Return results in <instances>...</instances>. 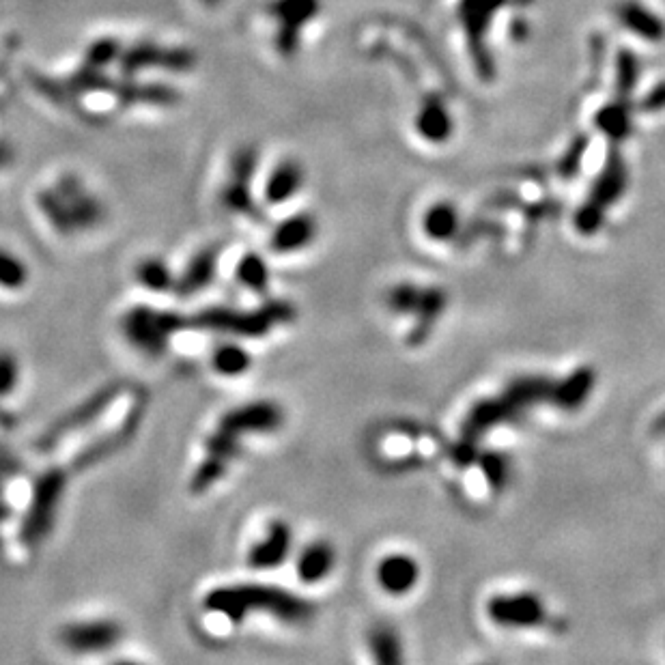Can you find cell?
Instances as JSON below:
<instances>
[{"instance_id":"6da1fadb","label":"cell","mask_w":665,"mask_h":665,"mask_svg":"<svg viewBox=\"0 0 665 665\" xmlns=\"http://www.w3.org/2000/svg\"><path fill=\"white\" fill-rule=\"evenodd\" d=\"M205 607L231 622H244L250 612H267L282 622H304L313 616V605L308 601L289 590L265 584L214 588L205 597Z\"/></svg>"},{"instance_id":"7a4b0ae2","label":"cell","mask_w":665,"mask_h":665,"mask_svg":"<svg viewBox=\"0 0 665 665\" xmlns=\"http://www.w3.org/2000/svg\"><path fill=\"white\" fill-rule=\"evenodd\" d=\"M37 207L56 233L69 237L91 231L106 218V207L76 173H63L50 188L37 192Z\"/></svg>"},{"instance_id":"3957f363","label":"cell","mask_w":665,"mask_h":665,"mask_svg":"<svg viewBox=\"0 0 665 665\" xmlns=\"http://www.w3.org/2000/svg\"><path fill=\"white\" fill-rule=\"evenodd\" d=\"M295 310L289 302H267L259 310H233V308H205L188 325H196L203 330H216L244 338H261L278 323H289Z\"/></svg>"},{"instance_id":"277c9868","label":"cell","mask_w":665,"mask_h":665,"mask_svg":"<svg viewBox=\"0 0 665 665\" xmlns=\"http://www.w3.org/2000/svg\"><path fill=\"white\" fill-rule=\"evenodd\" d=\"M186 325L188 319L173 313V310L136 306L127 310V315L123 317V334L140 351L149 353V356H160L166 351L173 334L186 328Z\"/></svg>"},{"instance_id":"5b68a950","label":"cell","mask_w":665,"mask_h":665,"mask_svg":"<svg viewBox=\"0 0 665 665\" xmlns=\"http://www.w3.org/2000/svg\"><path fill=\"white\" fill-rule=\"evenodd\" d=\"M65 487L67 474L61 468H50L35 480L33 500L22 523V539L28 547L44 541L46 534H50Z\"/></svg>"},{"instance_id":"8992f818","label":"cell","mask_w":665,"mask_h":665,"mask_svg":"<svg viewBox=\"0 0 665 665\" xmlns=\"http://www.w3.org/2000/svg\"><path fill=\"white\" fill-rule=\"evenodd\" d=\"M321 0H270L267 16L276 22V50L282 56H293L300 50L304 26L319 16Z\"/></svg>"},{"instance_id":"52a82bcc","label":"cell","mask_w":665,"mask_h":665,"mask_svg":"<svg viewBox=\"0 0 665 665\" xmlns=\"http://www.w3.org/2000/svg\"><path fill=\"white\" fill-rule=\"evenodd\" d=\"M489 618L500 627H539L547 618L545 603L534 592L498 594L487 603Z\"/></svg>"},{"instance_id":"ba28073f","label":"cell","mask_w":665,"mask_h":665,"mask_svg":"<svg viewBox=\"0 0 665 665\" xmlns=\"http://www.w3.org/2000/svg\"><path fill=\"white\" fill-rule=\"evenodd\" d=\"M123 638V627L110 618L78 620L61 631V644L72 653L91 655L110 650Z\"/></svg>"},{"instance_id":"9c48e42d","label":"cell","mask_w":665,"mask_h":665,"mask_svg":"<svg viewBox=\"0 0 665 665\" xmlns=\"http://www.w3.org/2000/svg\"><path fill=\"white\" fill-rule=\"evenodd\" d=\"M196 63V56L188 48H162L151 41H140L121 52V69L125 74H138L149 67L171 69V72H188Z\"/></svg>"},{"instance_id":"30bf717a","label":"cell","mask_w":665,"mask_h":665,"mask_svg":"<svg viewBox=\"0 0 665 665\" xmlns=\"http://www.w3.org/2000/svg\"><path fill=\"white\" fill-rule=\"evenodd\" d=\"M119 390H121V384H110L102 390H97L95 394H91L89 399L84 401V405H80L78 409H74L72 414H67L65 418H61L44 437H41L39 448L41 450H52L56 444L63 440V437L72 435V433H76L84 427H89V424L95 418L102 416L108 409V405L117 399Z\"/></svg>"},{"instance_id":"8fae6325","label":"cell","mask_w":665,"mask_h":665,"mask_svg":"<svg viewBox=\"0 0 665 665\" xmlns=\"http://www.w3.org/2000/svg\"><path fill=\"white\" fill-rule=\"evenodd\" d=\"M285 422V412L278 403L257 401L242 407H235L220 418V427L244 437L248 433H274Z\"/></svg>"},{"instance_id":"7c38bea8","label":"cell","mask_w":665,"mask_h":665,"mask_svg":"<svg viewBox=\"0 0 665 665\" xmlns=\"http://www.w3.org/2000/svg\"><path fill=\"white\" fill-rule=\"evenodd\" d=\"M293 547V530L285 521H272L261 541L254 543L248 551V564L257 571L276 569L285 562Z\"/></svg>"},{"instance_id":"4fadbf2b","label":"cell","mask_w":665,"mask_h":665,"mask_svg":"<svg viewBox=\"0 0 665 665\" xmlns=\"http://www.w3.org/2000/svg\"><path fill=\"white\" fill-rule=\"evenodd\" d=\"M517 416L519 414L515 412V407L508 403L504 396H498V399H483L465 416L461 424V437L468 442H478L480 437H485L491 429L515 420Z\"/></svg>"},{"instance_id":"5bb4252c","label":"cell","mask_w":665,"mask_h":665,"mask_svg":"<svg viewBox=\"0 0 665 665\" xmlns=\"http://www.w3.org/2000/svg\"><path fill=\"white\" fill-rule=\"evenodd\" d=\"M594 386H597V373L590 366H579L564 379L556 381L549 403H554L562 412H577L590 399Z\"/></svg>"},{"instance_id":"9a60e30c","label":"cell","mask_w":665,"mask_h":665,"mask_svg":"<svg viewBox=\"0 0 665 665\" xmlns=\"http://www.w3.org/2000/svg\"><path fill=\"white\" fill-rule=\"evenodd\" d=\"M627 181H629V175H627L625 162H622V158L618 153L610 155V158H607V162H605V166H603L599 179L594 181V186L590 190V196H588L586 203H590L592 207H597L601 211H607L614 203H618V198L622 194H625Z\"/></svg>"},{"instance_id":"2e32d148","label":"cell","mask_w":665,"mask_h":665,"mask_svg":"<svg viewBox=\"0 0 665 665\" xmlns=\"http://www.w3.org/2000/svg\"><path fill=\"white\" fill-rule=\"evenodd\" d=\"M218 259H220L218 246H207L203 250H198L190 259L186 270H183V274L177 276L175 291L181 297H190V295L205 291L216 278Z\"/></svg>"},{"instance_id":"e0dca14e","label":"cell","mask_w":665,"mask_h":665,"mask_svg":"<svg viewBox=\"0 0 665 665\" xmlns=\"http://www.w3.org/2000/svg\"><path fill=\"white\" fill-rule=\"evenodd\" d=\"M420 579L418 562L407 554H390L381 558L377 567V582L388 594H405L414 590Z\"/></svg>"},{"instance_id":"ac0fdd59","label":"cell","mask_w":665,"mask_h":665,"mask_svg":"<svg viewBox=\"0 0 665 665\" xmlns=\"http://www.w3.org/2000/svg\"><path fill=\"white\" fill-rule=\"evenodd\" d=\"M317 237V220L310 214H295L282 220L270 239V246L278 254H291L310 246Z\"/></svg>"},{"instance_id":"d6986e66","label":"cell","mask_w":665,"mask_h":665,"mask_svg":"<svg viewBox=\"0 0 665 665\" xmlns=\"http://www.w3.org/2000/svg\"><path fill=\"white\" fill-rule=\"evenodd\" d=\"M304 186V168L297 160H282L265 181V203L282 205L293 198Z\"/></svg>"},{"instance_id":"ffe728a7","label":"cell","mask_w":665,"mask_h":665,"mask_svg":"<svg viewBox=\"0 0 665 665\" xmlns=\"http://www.w3.org/2000/svg\"><path fill=\"white\" fill-rule=\"evenodd\" d=\"M554 379H547L543 375H528L517 377L504 390V399L515 407V412L521 416L532 405H539L551 399V390H554Z\"/></svg>"},{"instance_id":"44dd1931","label":"cell","mask_w":665,"mask_h":665,"mask_svg":"<svg viewBox=\"0 0 665 665\" xmlns=\"http://www.w3.org/2000/svg\"><path fill=\"white\" fill-rule=\"evenodd\" d=\"M334 564V547L328 541H315L300 551L295 562V571L304 584H319L332 573Z\"/></svg>"},{"instance_id":"7402d4cb","label":"cell","mask_w":665,"mask_h":665,"mask_svg":"<svg viewBox=\"0 0 665 665\" xmlns=\"http://www.w3.org/2000/svg\"><path fill=\"white\" fill-rule=\"evenodd\" d=\"M502 0H461L459 18L468 31L472 48H480L489 31L493 13H498Z\"/></svg>"},{"instance_id":"603a6c76","label":"cell","mask_w":665,"mask_h":665,"mask_svg":"<svg viewBox=\"0 0 665 665\" xmlns=\"http://www.w3.org/2000/svg\"><path fill=\"white\" fill-rule=\"evenodd\" d=\"M446 310V291H442L440 287H429V289H422V297H420V306L416 310V325L409 332V345H420L427 341L431 336L433 328L437 319Z\"/></svg>"},{"instance_id":"cb8c5ba5","label":"cell","mask_w":665,"mask_h":665,"mask_svg":"<svg viewBox=\"0 0 665 665\" xmlns=\"http://www.w3.org/2000/svg\"><path fill=\"white\" fill-rule=\"evenodd\" d=\"M416 127L422 138L429 143H446L452 136V117L444 102L440 99H427L418 110Z\"/></svg>"},{"instance_id":"d4e9b609","label":"cell","mask_w":665,"mask_h":665,"mask_svg":"<svg viewBox=\"0 0 665 665\" xmlns=\"http://www.w3.org/2000/svg\"><path fill=\"white\" fill-rule=\"evenodd\" d=\"M136 280L138 285H143V289L153 293L175 291L177 285V276L173 274L171 265L160 257H147L140 261L136 265Z\"/></svg>"},{"instance_id":"484cf974","label":"cell","mask_w":665,"mask_h":665,"mask_svg":"<svg viewBox=\"0 0 665 665\" xmlns=\"http://www.w3.org/2000/svg\"><path fill=\"white\" fill-rule=\"evenodd\" d=\"M422 229L435 242H446L452 239L459 231V214L450 203H437L433 205L422 220Z\"/></svg>"},{"instance_id":"4316f807","label":"cell","mask_w":665,"mask_h":665,"mask_svg":"<svg viewBox=\"0 0 665 665\" xmlns=\"http://www.w3.org/2000/svg\"><path fill=\"white\" fill-rule=\"evenodd\" d=\"M618 16L631 33L640 35L644 39H659L663 35L661 20L655 16V13H650L646 7H642L640 3L622 5Z\"/></svg>"},{"instance_id":"83f0119b","label":"cell","mask_w":665,"mask_h":665,"mask_svg":"<svg viewBox=\"0 0 665 665\" xmlns=\"http://www.w3.org/2000/svg\"><path fill=\"white\" fill-rule=\"evenodd\" d=\"M371 655L381 665H396L403 661V644L399 633L388 625H377L369 635Z\"/></svg>"},{"instance_id":"f1b7e54d","label":"cell","mask_w":665,"mask_h":665,"mask_svg":"<svg viewBox=\"0 0 665 665\" xmlns=\"http://www.w3.org/2000/svg\"><path fill=\"white\" fill-rule=\"evenodd\" d=\"M211 366H214V371L222 377H239L250 369L252 358L242 345L224 343L214 351V356H211Z\"/></svg>"},{"instance_id":"f546056e","label":"cell","mask_w":665,"mask_h":665,"mask_svg":"<svg viewBox=\"0 0 665 665\" xmlns=\"http://www.w3.org/2000/svg\"><path fill=\"white\" fill-rule=\"evenodd\" d=\"M235 278L252 293H265L270 287V267L257 252H248L237 263Z\"/></svg>"},{"instance_id":"4dcf8cb0","label":"cell","mask_w":665,"mask_h":665,"mask_svg":"<svg viewBox=\"0 0 665 665\" xmlns=\"http://www.w3.org/2000/svg\"><path fill=\"white\" fill-rule=\"evenodd\" d=\"M476 463L480 465V470H483L489 487L495 491L504 489L508 485V480H511V461H508V457L502 455V452L495 450L478 452Z\"/></svg>"},{"instance_id":"1f68e13d","label":"cell","mask_w":665,"mask_h":665,"mask_svg":"<svg viewBox=\"0 0 665 665\" xmlns=\"http://www.w3.org/2000/svg\"><path fill=\"white\" fill-rule=\"evenodd\" d=\"M28 282L26 263L5 248H0V287L9 291H18Z\"/></svg>"},{"instance_id":"d6a6232c","label":"cell","mask_w":665,"mask_h":665,"mask_svg":"<svg viewBox=\"0 0 665 665\" xmlns=\"http://www.w3.org/2000/svg\"><path fill=\"white\" fill-rule=\"evenodd\" d=\"M420 297L422 289L418 285H414V282H401V285L390 289L386 304L396 315H416V310L420 306Z\"/></svg>"},{"instance_id":"836d02e7","label":"cell","mask_w":665,"mask_h":665,"mask_svg":"<svg viewBox=\"0 0 665 665\" xmlns=\"http://www.w3.org/2000/svg\"><path fill=\"white\" fill-rule=\"evenodd\" d=\"M597 125L610 138L622 140L625 136H629L631 117H629V112H627L625 106H622V104H612V106H607V108H603L599 112Z\"/></svg>"},{"instance_id":"e575fe53","label":"cell","mask_w":665,"mask_h":665,"mask_svg":"<svg viewBox=\"0 0 665 665\" xmlns=\"http://www.w3.org/2000/svg\"><path fill=\"white\" fill-rule=\"evenodd\" d=\"M20 384V362L16 353L0 351V399L16 392Z\"/></svg>"},{"instance_id":"d590c367","label":"cell","mask_w":665,"mask_h":665,"mask_svg":"<svg viewBox=\"0 0 665 665\" xmlns=\"http://www.w3.org/2000/svg\"><path fill=\"white\" fill-rule=\"evenodd\" d=\"M119 56H121L119 41L106 37V39H99V41H95V44H91V48L87 50V65L91 69H102L115 59H119Z\"/></svg>"},{"instance_id":"8d00e7d4","label":"cell","mask_w":665,"mask_h":665,"mask_svg":"<svg viewBox=\"0 0 665 665\" xmlns=\"http://www.w3.org/2000/svg\"><path fill=\"white\" fill-rule=\"evenodd\" d=\"M603 222H605V211L592 207L590 203H584L575 214V229L586 237L597 233L603 226Z\"/></svg>"},{"instance_id":"74e56055","label":"cell","mask_w":665,"mask_h":665,"mask_svg":"<svg viewBox=\"0 0 665 665\" xmlns=\"http://www.w3.org/2000/svg\"><path fill=\"white\" fill-rule=\"evenodd\" d=\"M13 162H16V149L5 140H0V171H5Z\"/></svg>"},{"instance_id":"f35d334b","label":"cell","mask_w":665,"mask_h":665,"mask_svg":"<svg viewBox=\"0 0 665 665\" xmlns=\"http://www.w3.org/2000/svg\"><path fill=\"white\" fill-rule=\"evenodd\" d=\"M7 515H9L7 504H5V500H3V491H0V521H3Z\"/></svg>"},{"instance_id":"ab89813d","label":"cell","mask_w":665,"mask_h":665,"mask_svg":"<svg viewBox=\"0 0 665 665\" xmlns=\"http://www.w3.org/2000/svg\"><path fill=\"white\" fill-rule=\"evenodd\" d=\"M198 3H201V5H205V7H209V9H214V7L222 5V3H224V0H198Z\"/></svg>"}]
</instances>
